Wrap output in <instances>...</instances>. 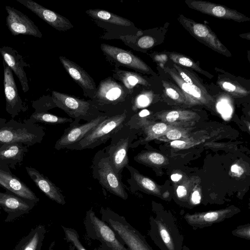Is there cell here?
I'll return each instance as SVG.
<instances>
[{
	"mask_svg": "<svg viewBox=\"0 0 250 250\" xmlns=\"http://www.w3.org/2000/svg\"><path fill=\"white\" fill-rule=\"evenodd\" d=\"M191 128L175 126L168 130L157 140L165 142H170L187 138L189 136Z\"/></svg>",
	"mask_w": 250,
	"mask_h": 250,
	"instance_id": "31",
	"label": "cell"
},
{
	"mask_svg": "<svg viewBox=\"0 0 250 250\" xmlns=\"http://www.w3.org/2000/svg\"><path fill=\"white\" fill-rule=\"evenodd\" d=\"M182 178V175L178 173L173 174L171 176V179L174 182H178Z\"/></svg>",
	"mask_w": 250,
	"mask_h": 250,
	"instance_id": "44",
	"label": "cell"
},
{
	"mask_svg": "<svg viewBox=\"0 0 250 250\" xmlns=\"http://www.w3.org/2000/svg\"><path fill=\"white\" fill-rule=\"evenodd\" d=\"M0 187L23 199L36 204L39 201L35 193L6 166L0 165Z\"/></svg>",
	"mask_w": 250,
	"mask_h": 250,
	"instance_id": "13",
	"label": "cell"
},
{
	"mask_svg": "<svg viewBox=\"0 0 250 250\" xmlns=\"http://www.w3.org/2000/svg\"><path fill=\"white\" fill-rule=\"evenodd\" d=\"M101 48L105 55L126 67L141 71L149 70L143 61L128 51L105 43L102 44Z\"/></svg>",
	"mask_w": 250,
	"mask_h": 250,
	"instance_id": "20",
	"label": "cell"
},
{
	"mask_svg": "<svg viewBox=\"0 0 250 250\" xmlns=\"http://www.w3.org/2000/svg\"><path fill=\"white\" fill-rule=\"evenodd\" d=\"M176 192L178 197L180 198L185 197L187 194V189L183 186H178L177 188Z\"/></svg>",
	"mask_w": 250,
	"mask_h": 250,
	"instance_id": "42",
	"label": "cell"
},
{
	"mask_svg": "<svg viewBox=\"0 0 250 250\" xmlns=\"http://www.w3.org/2000/svg\"><path fill=\"white\" fill-rule=\"evenodd\" d=\"M35 14L42 20L59 31H65L73 27L68 19L32 0H16Z\"/></svg>",
	"mask_w": 250,
	"mask_h": 250,
	"instance_id": "18",
	"label": "cell"
},
{
	"mask_svg": "<svg viewBox=\"0 0 250 250\" xmlns=\"http://www.w3.org/2000/svg\"><path fill=\"white\" fill-rule=\"evenodd\" d=\"M115 70H117L116 72L119 79L129 89L132 88L138 83L143 85L147 84V82L137 74L120 69Z\"/></svg>",
	"mask_w": 250,
	"mask_h": 250,
	"instance_id": "30",
	"label": "cell"
},
{
	"mask_svg": "<svg viewBox=\"0 0 250 250\" xmlns=\"http://www.w3.org/2000/svg\"><path fill=\"white\" fill-rule=\"evenodd\" d=\"M27 120L33 124L41 123L50 125L64 124L67 123L70 124L73 121L70 118L61 117L47 112L39 111H35Z\"/></svg>",
	"mask_w": 250,
	"mask_h": 250,
	"instance_id": "29",
	"label": "cell"
},
{
	"mask_svg": "<svg viewBox=\"0 0 250 250\" xmlns=\"http://www.w3.org/2000/svg\"><path fill=\"white\" fill-rule=\"evenodd\" d=\"M169 192L167 191L164 193V194L163 195L164 198H167L169 196Z\"/></svg>",
	"mask_w": 250,
	"mask_h": 250,
	"instance_id": "46",
	"label": "cell"
},
{
	"mask_svg": "<svg viewBox=\"0 0 250 250\" xmlns=\"http://www.w3.org/2000/svg\"><path fill=\"white\" fill-rule=\"evenodd\" d=\"M150 114L149 111L147 109H143L141 111H140L138 114V116L140 118H145Z\"/></svg>",
	"mask_w": 250,
	"mask_h": 250,
	"instance_id": "43",
	"label": "cell"
},
{
	"mask_svg": "<svg viewBox=\"0 0 250 250\" xmlns=\"http://www.w3.org/2000/svg\"><path fill=\"white\" fill-rule=\"evenodd\" d=\"M154 43L153 38L150 36H144L141 38L137 42L138 45L144 49L151 47Z\"/></svg>",
	"mask_w": 250,
	"mask_h": 250,
	"instance_id": "39",
	"label": "cell"
},
{
	"mask_svg": "<svg viewBox=\"0 0 250 250\" xmlns=\"http://www.w3.org/2000/svg\"><path fill=\"white\" fill-rule=\"evenodd\" d=\"M62 227L64 233L65 240L67 242L73 244L77 250H86L80 240V236L77 230L63 226Z\"/></svg>",
	"mask_w": 250,
	"mask_h": 250,
	"instance_id": "32",
	"label": "cell"
},
{
	"mask_svg": "<svg viewBox=\"0 0 250 250\" xmlns=\"http://www.w3.org/2000/svg\"><path fill=\"white\" fill-rule=\"evenodd\" d=\"M149 235L160 250H182L184 236L171 215L157 214L149 217Z\"/></svg>",
	"mask_w": 250,
	"mask_h": 250,
	"instance_id": "1",
	"label": "cell"
},
{
	"mask_svg": "<svg viewBox=\"0 0 250 250\" xmlns=\"http://www.w3.org/2000/svg\"><path fill=\"white\" fill-rule=\"evenodd\" d=\"M26 171L37 187L50 199L58 204H65V197L60 188L56 186L47 177L36 169L25 167Z\"/></svg>",
	"mask_w": 250,
	"mask_h": 250,
	"instance_id": "22",
	"label": "cell"
},
{
	"mask_svg": "<svg viewBox=\"0 0 250 250\" xmlns=\"http://www.w3.org/2000/svg\"><path fill=\"white\" fill-rule=\"evenodd\" d=\"M219 84L224 90L236 96H246L249 93L248 91L234 82L223 81H220Z\"/></svg>",
	"mask_w": 250,
	"mask_h": 250,
	"instance_id": "35",
	"label": "cell"
},
{
	"mask_svg": "<svg viewBox=\"0 0 250 250\" xmlns=\"http://www.w3.org/2000/svg\"><path fill=\"white\" fill-rule=\"evenodd\" d=\"M45 135L42 126L27 120L21 123L0 118V143H21L30 146L41 143Z\"/></svg>",
	"mask_w": 250,
	"mask_h": 250,
	"instance_id": "2",
	"label": "cell"
},
{
	"mask_svg": "<svg viewBox=\"0 0 250 250\" xmlns=\"http://www.w3.org/2000/svg\"><path fill=\"white\" fill-rule=\"evenodd\" d=\"M201 195L198 190H195L192 193L191 201L193 205H197L200 203Z\"/></svg>",
	"mask_w": 250,
	"mask_h": 250,
	"instance_id": "41",
	"label": "cell"
},
{
	"mask_svg": "<svg viewBox=\"0 0 250 250\" xmlns=\"http://www.w3.org/2000/svg\"><path fill=\"white\" fill-rule=\"evenodd\" d=\"M163 84L165 88L166 95L173 101L179 103H185L184 95L177 87L173 84H170L166 81H163Z\"/></svg>",
	"mask_w": 250,
	"mask_h": 250,
	"instance_id": "33",
	"label": "cell"
},
{
	"mask_svg": "<svg viewBox=\"0 0 250 250\" xmlns=\"http://www.w3.org/2000/svg\"><path fill=\"white\" fill-rule=\"evenodd\" d=\"M108 115L104 114L95 119L84 124H75L73 122L63 131L61 137L56 142L54 148L60 150L68 149L86 136L95 127Z\"/></svg>",
	"mask_w": 250,
	"mask_h": 250,
	"instance_id": "10",
	"label": "cell"
},
{
	"mask_svg": "<svg viewBox=\"0 0 250 250\" xmlns=\"http://www.w3.org/2000/svg\"><path fill=\"white\" fill-rule=\"evenodd\" d=\"M27 147L21 143H0V165L15 169L28 152Z\"/></svg>",
	"mask_w": 250,
	"mask_h": 250,
	"instance_id": "23",
	"label": "cell"
},
{
	"mask_svg": "<svg viewBox=\"0 0 250 250\" xmlns=\"http://www.w3.org/2000/svg\"><path fill=\"white\" fill-rule=\"evenodd\" d=\"M84 224L92 238L99 240L112 250H128L117 239L113 230L98 218L92 208L86 212Z\"/></svg>",
	"mask_w": 250,
	"mask_h": 250,
	"instance_id": "8",
	"label": "cell"
},
{
	"mask_svg": "<svg viewBox=\"0 0 250 250\" xmlns=\"http://www.w3.org/2000/svg\"><path fill=\"white\" fill-rule=\"evenodd\" d=\"M4 91L6 100V110L12 118L18 116L23 110L22 101L19 95L12 71L3 60Z\"/></svg>",
	"mask_w": 250,
	"mask_h": 250,
	"instance_id": "15",
	"label": "cell"
},
{
	"mask_svg": "<svg viewBox=\"0 0 250 250\" xmlns=\"http://www.w3.org/2000/svg\"><path fill=\"white\" fill-rule=\"evenodd\" d=\"M0 53L3 60L19 79L23 91L27 92L29 89L28 81L23 68L27 64L24 61L22 56L17 50L6 46H3L0 48Z\"/></svg>",
	"mask_w": 250,
	"mask_h": 250,
	"instance_id": "21",
	"label": "cell"
},
{
	"mask_svg": "<svg viewBox=\"0 0 250 250\" xmlns=\"http://www.w3.org/2000/svg\"><path fill=\"white\" fill-rule=\"evenodd\" d=\"M238 212L237 208H228L193 214L187 213L184 218L187 223L191 227L203 228L222 222L226 219L231 217Z\"/></svg>",
	"mask_w": 250,
	"mask_h": 250,
	"instance_id": "16",
	"label": "cell"
},
{
	"mask_svg": "<svg viewBox=\"0 0 250 250\" xmlns=\"http://www.w3.org/2000/svg\"><path fill=\"white\" fill-rule=\"evenodd\" d=\"M230 170L236 177L240 176L244 173L243 168L237 164L233 165L231 167Z\"/></svg>",
	"mask_w": 250,
	"mask_h": 250,
	"instance_id": "40",
	"label": "cell"
},
{
	"mask_svg": "<svg viewBox=\"0 0 250 250\" xmlns=\"http://www.w3.org/2000/svg\"><path fill=\"white\" fill-rule=\"evenodd\" d=\"M6 24L13 36L22 34L42 38V35L34 22L26 15L14 7L6 6Z\"/></svg>",
	"mask_w": 250,
	"mask_h": 250,
	"instance_id": "11",
	"label": "cell"
},
{
	"mask_svg": "<svg viewBox=\"0 0 250 250\" xmlns=\"http://www.w3.org/2000/svg\"><path fill=\"white\" fill-rule=\"evenodd\" d=\"M165 69L181 89L186 104L208 106L212 105L214 102L213 99L199 81L192 84H188L181 79L174 68L165 67Z\"/></svg>",
	"mask_w": 250,
	"mask_h": 250,
	"instance_id": "9",
	"label": "cell"
},
{
	"mask_svg": "<svg viewBox=\"0 0 250 250\" xmlns=\"http://www.w3.org/2000/svg\"><path fill=\"white\" fill-rule=\"evenodd\" d=\"M137 132L127 123L111 136L110 144L104 147L112 168L121 177L123 170L129 164L128 149Z\"/></svg>",
	"mask_w": 250,
	"mask_h": 250,
	"instance_id": "6",
	"label": "cell"
},
{
	"mask_svg": "<svg viewBox=\"0 0 250 250\" xmlns=\"http://www.w3.org/2000/svg\"><path fill=\"white\" fill-rule=\"evenodd\" d=\"M182 250H190L187 246L184 245Z\"/></svg>",
	"mask_w": 250,
	"mask_h": 250,
	"instance_id": "47",
	"label": "cell"
},
{
	"mask_svg": "<svg viewBox=\"0 0 250 250\" xmlns=\"http://www.w3.org/2000/svg\"><path fill=\"white\" fill-rule=\"evenodd\" d=\"M179 19L181 23L196 38L202 41L214 50L226 56H231L229 50L208 26L196 22L182 15L179 16Z\"/></svg>",
	"mask_w": 250,
	"mask_h": 250,
	"instance_id": "12",
	"label": "cell"
},
{
	"mask_svg": "<svg viewBox=\"0 0 250 250\" xmlns=\"http://www.w3.org/2000/svg\"><path fill=\"white\" fill-rule=\"evenodd\" d=\"M36 204L23 199L9 191L0 192V207L7 213L4 222L8 223L28 213Z\"/></svg>",
	"mask_w": 250,
	"mask_h": 250,
	"instance_id": "14",
	"label": "cell"
},
{
	"mask_svg": "<svg viewBox=\"0 0 250 250\" xmlns=\"http://www.w3.org/2000/svg\"><path fill=\"white\" fill-rule=\"evenodd\" d=\"M134 115L129 110L113 115H108L86 136L68 149L82 150L93 149L105 144L111 136L126 124Z\"/></svg>",
	"mask_w": 250,
	"mask_h": 250,
	"instance_id": "3",
	"label": "cell"
},
{
	"mask_svg": "<svg viewBox=\"0 0 250 250\" xmlns=\"http://www.w3.org/2000/svg\"><path fill=\"white\" fill-rule=\"evenodd\" d=\"M52 99L57 107L63 110L73 119V123H79L81 120L89 122L105 114L100 112L92 101H85L56 91L52 92Z\"/></svg>",
	"mask_w": 250,
	"mask_h": 250,
	"instance_id": "7",
	"label": "cell"
},
{
	"mask_svg": "<svg viewBox=\"0 0 250 250\" xmlns=\"http://www.w3.org/2000/svg\"><path fill=\"white\" fill-rule=\"evenodd\" d=\"M169 58L176 63L188 67L192 68L200 73L204 74L203 70L189 58L184 55L177 53H171L169 55Z\"/></svg>",
	"mask_w": 250,
	"mask_h": 250,
	"instance_id": "34",
	"label": "cell"
},
{
	"mask_svg": "<svg viewBox=\"0 0 250 250\" xmlns=\"http://www.w3.org/2000/svg\"><path fill=\"white\" fill-rule=\"evenodd\" d=\"M92 18L110 23L122 26H129L131 22L127 19L109 11L101 9H89L85 12Z\"/></svg>",
	"mask_w": 250,
	"mask_h": 250,
	"instance_id": "27",
	"label": "cell"
},
{
	"mask_svg": "<svg viewBox=\"0 0 250 250\" xmlns=\"http://www.w3.org/2000/svg\"><path fill=\"white\" fill-rule=\"evenodd\" d=\"M55 246V241H53L50 245L48 250H53V248Z\"/></svg>",
	"mask_w": 250,
	"mask_h": 250,
	"instance_id": "45",
	"label": "cell"
},
{
	"mask_svg": "<svg viewBox=\"0 0 250 250\" xmlns=\"http://www.w3.org/2000/svg\"><path fill=\"white\" fill-rule=\"evenodd\" d=\"M101 220L109 226L130 250H153L145 237L125 218L109 208L100 209Z\"/></svg>",
	"mask_w": 250,
	"mask_h": 250,
	"instance_id": "5",
	"label": "cell"
},
{
	"mask_svg": "<svg viewBox=\"0 0 250 250\" xmlns=\"http://www.w3.org/2000/svg\"><path fill=\"white\" fill-rule=\"evenodd\" d=\"M151 102V100L146 94H142L139 95L133 102L131 106V110L135 112L141 108L147 106Z\"/></svg>",
	"mask_w": 250,
	"mask_h": 250,
	"instance_id": "37",
	"label": "cell"
},
{
	"mask_svg": "<svg viewBox=\"0 0 250 250\" xmlns=\"http://www.w3.org/2000/svg\"><path fill=\"white\" fill-rule=\"evenodd\" d=\"M185 2L190 8L211 16L238 22L250 20L236 10L212 2L200 0H187Z\"/></svg>",
	"mask_w": 250,
	"mask_h": 250,
	"instance_id": "17",
	"label": "cell"
},
{
	"mask_svg": "<svg viewBox=\"0 0 250 250\" xmlns=\"http://www.w3.org/2000/svg\"><path fill=\"white\" fill-rule=\"evenodd\" d=\"M59 59L68 74L82 88L85 96L92 100L96 93V85L93 79L74 62L63 56H60Z\"/></svg>",
	"mask_w": 250,
	"mask_h": 250,
	"instance_id": "19",
	"label": "cell"
},
{
	"mask_svg": "<svg viewBox=\"0 0 250 250\" xmlns=\"http://www.w3.org/2000/svg\"><path fill=\"white\" fill-rule=\"evenodd\" d=\"M125 167L129 171L130 175V177L127 179V182L129 185L131 191L140 190L148 194L161 195L160 188L151 179L140 173L129 164Z\"/></svg>",
	"mask_w": 250,
	"mask_h": 250,
	"instance_id": "24",
	"label": "cell"
},
{
	"mask_svg": "<svg viewBox=\"0 0 250 250\" xmlns=\"http://www.w3.org/2000/svg\"><path fill=\"white\" fill-rule=\"evenodd\" d=\"M46 232L43 225L37 226L19 242L14 250H42Z\"/></svg>",
	"mask_w": 250,
	"mask_h": 250,
	"instance_id": "26",
	"label": "cell"
},
{
	"mask_svg": "<svg viewBox=\"0 0 250 250\" xmlns=\"http://www.w3.org/2000/svg\"><path fill=\"white\" fill-rule=\"evenodd\" d=\"M138 163L147 166L158 167L167 163V159L162 154L150 150H143L134 157Z\"/></svg>",
	"mask_w": 250,
	"mask_h": 250,
	"instance_id": "28",
	"label": "cell"
},
{
	"mask_svg": "<svg viewBox=\"0 0 250 250\" xmlns=\"http://www.w3.org/2000/svg\"><path fill=\"white\" fill-rule=\"evenodd\" d=\"M157 118L167 124L180 127H191L197 116L196 113L185 110H173L157 114Z\"/></svg>",
	"mask_w": 250,
	"mask_h": 250,
	"instance_id": "25",
	"label": "cell"
},
{
	"mask_svg": "<svg viewBox=\"0 0 250 250\" xmlns=\"http://www.w3.org/2000/svg\"><path fill=\"white\" fill-rule=\"evenodd\" d=\"M232 234L237 237L250 239V225L249 224L238 227L232 231Z\"/></svg>",
	"mask_w": 250,
	"mask_h": 250,
	"instance_id": "38",
	"label": "cell"
},
{
	"mask_svg": "<svg viewBox=\"0 0 250 250\" xmlns=\"http://www.w3.org/2000/svg\"><path fill=\"white\" fill-rule=\"evenodd\" d=\"M201 142L202 141L189 137L186 139L170 142V146L176 149H187L200 144Z\"/></svg>",
	"mask_w": 250,
	"mask_h": 250,
	"instance_id": "36",
	"label": "cell"
},
{
	"mask_svg": "<svg viewBox=\"0 0 250 250\" xmlns=\"http://www.w3.org/2000/svg\"><path fill=\"white\" fill-rule=\"evenodd\" d=\"M90 167L92 177L98 180L103 188L123 200L128 198L122 177L112 168L104 148L94 155Z\"/></svg>",
	"mask_w": 250,
	"mask_h": 250,
	"instance_id": "4",
	"label": "cell"
}]
</instances>
